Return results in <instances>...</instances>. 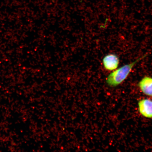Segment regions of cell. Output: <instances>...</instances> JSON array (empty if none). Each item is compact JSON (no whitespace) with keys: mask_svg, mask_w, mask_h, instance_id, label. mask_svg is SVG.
<instances>
[{"mask_svg":"<svg viewBox=\"0 0 152 152\" xmlns=\"http://www.w3.org/2000/svg\"><path fill=\"white\" fill-rule=\"evenodd\" d=\"M138 86L144 94L152 97V77H144L138 83Z\"/></svg>","mask_w":152,"mask_h":152,"instance_id":"277c9868","label":"cell"},{"mask_svg":"<svg viewBox=\"0 0 152 152\" xmlns=\"http://www.w3.org/2000/svg\"><path fill=\"white\" fill-rule=\"evenodd\" d=\"M139 111L143 117L152 118V100L147 99L140 100L138 102Z\"/></svg>","mask_w":152,"mask_h":152,"instance_id":"7a4b0ae2","label":"cell"},{"mask_svg":"<svg viewBox=\"0 0 152 152\" xmlns=\"http://www.w3.org/2000/svg\"><path fill=\"white\" fill-rule=\"evenodd\" d=\"M104 68L108 71H113L118 67L119 60L115 54H109L104 56L102 60Z\"/></svg>","mask_w":152,"mask_h":152,"instance_id":"3957f363","label":"cell"},{"mask_svg":"<svg viewBox=\"0 0 152 152\" xmlns=\"http://www.w3.org/2000/svg\"><path fill=\"white\" fill-rule=\"evenodd\" d=\"M148 54L140 57L134 61L126 64L112 72L108 76L106 83L110 87H115L121 84L128 77L135 65L147 56Z\"/></svg>","mask_w":152,"mask_h":152,"instance_id":"6da1fadb","label":"cell"}]
</instances>
